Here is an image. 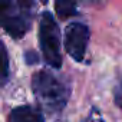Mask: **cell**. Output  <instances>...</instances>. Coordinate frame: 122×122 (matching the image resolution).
<instances>
[{"label":"cell","mask_w":122,"mask_h":122,"mask_svg":"<svg viewBox=\"0 0 122 122\" xmlns=\"http://www.w3.org/2000/svg\"><path fill=\"white\" fill-rule=\"evenodd\" d=\"M40 2H42V3H47V0H40Z\"/></svg>","instance_id":"8fae6325"},{"label":"cell","mask_w":122,"mask_h":122,"mask_svg":"<svg viewBox=\"0 0 122 122\" xmlns=\"http://www.w3.org/2000/svg\"><path fill=\"white\" fill-rule=\"evenodd\" d=\"M26 60H27V63L29 65H32V63H37V55L35 53V52H27L26 53Z\"/></svg>","instance_id":"9c48e42d"},{"label":"cell","mask_w":122,"mask_h":122,"mask_svg":"<svg viewBox=\"0 0 122 122\" xmlns=\"http://www.w3.org/2000/svg\"><path fill=\"white\" fill-rule=\"evenodd\" d=\"M89 42V27L83 23L75 22L66 26L65 30V49L76 62H82L86 46Z\"/></svg>","instance_id":"277c9868"},{"label":"cell","mask_w":122,"mask_h":122,"mask_svg":"<svg viewBox=\"0 0 122 122\" xmlns=\"http://www.w3.org/2000/svg\"><path fill=\"white\" fill-rule=\"evenodd\" d=\"M9 122H45V119L32 106H17L10 112Z\"/></svg>","instance_id":"5b68a950"},{"label":"cell","mask_w":122,"mask_h":122,"mask_svg":"<svg viewBox=\"0 0 122 122\" xmlns=\"http://www.w3.org/2000/svg\"><path fill=\"white\" fill-rule=\"evenodd\" d=\"M113 102L118 108L122 109V79L119 81V83L113 89Z\"/></svg>","instance_id":"ba28073f"},{"label":"cell","mask_w":122,"mask_h":122,"mask_svg":"<svg viewBox=\"0 0 122 122\" xmlns=\"http://www.w3.org/2000/svg\"><path fill=\"white\" fill-rule=\"evenodd\" d=\"M35 13L33 0H0V27L20 39L30 29Z\"/></svg>","instance_id":"7a4b0ae2"},{"label":"cell","mask_w":122,"mask_h":122,"mask_svg":"<svg viewBox=\"0 0 122 122\" xmlns=\"http://www.w3.org/2000/svg\"><path fill=\"white\" fill-rule=\"evenodd\" d=\"M55 9L59 16V19H68L71 16H75L76 12V0H56L55 2Z\"/></svg>","instance_id":"8992f818"},{"label":"cell","mask_w":122,"mask_h":122,"mask_svg":"<svg viewBox=\"0 0 122 122\" xmlns=\"http://www.w3.org/2000/svg\"><path fill=\"white\" fill-rule=\"evenodd\" d=\"M32 88L39 106L50 115L62 112L71 95L69 86L47 71H39L33 75Z\"/></svg>","instance_id":"6da1fadb"},{"label":"cell","mask_w":122,"mask_h":122,"mask_svg":"<svg viewBox=\"0 0 122 122\" xmlns=\"http://www.w3.org/2000/svg\"><path fill=\"white\" fill-rule=\"evenodd\" d=\"M39 43L46 63L52 68L59 69L62 66V56H60V32L55 17L45 12L39 23Z\"/></svg>","instance_id":"3957f363"},{"label":"cell","mask_w":122,"mask_h":122,"mask_svg":"<svg viewBox=\"0 0 122 122\" xmlns=\"http://www.w3.org/2000/svg\"><path fill=\"white\" fill-rule=\"evenodd\" d=\"M83 3H86V5H95V3H99V2H102V0H82Z\"/></svg>","instance_id":"30bf717a"},{"label":"cell","mask_w":122,"mask_h":122,"mask_svg":"<svg viewBox=\"0 0 122 122\" xmlns=\"http://www.w3.org/2000/svg\"><path fill=\"white\" fill-rule=\"evenodd\" d=\"M9 81V56L7 50L0 40V86H5Z\"/></svg>","instance_id":"52a82bcc"}]
</instances>
